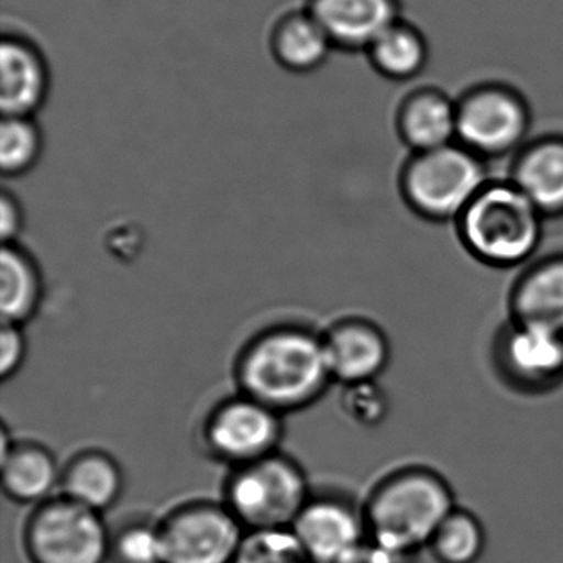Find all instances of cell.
Returning a JSON list of instances; mask_svg holds the SVG:
<instances>
[{"instance_id":"1","label":"cell","mask_w":563,"mask_h":563,"mask_svg":"<svg viewBox=\"0 0 563 563\" xmlns=\"http://www.w3.org/2000/svg\"><path fill=\"white\" fill-rule=\"evenodd\" d=\"M236 391L283 417L318 404L332 380L321 332L299 322H276L253 334L233 364Z\"/></svg>"},{"instance_id":"2","label":"cell","mask_w":563,"mask_h":563,"mask_svg":"<svg viewBox=\"0 0 563 563\" xmlns=\"http://www.w3.org/2000/svg\"><path fill=\"white\" fill-rule=\"evenodd\" d=\"M450 483L431 467L405 466L382 477L364 506L367 539L415 556L456 509Z\"/></svg>"},{"instance_id":"3","label":"cell","mask_w":563,"mask_h":563,"mask_svg":"<svg viewBox=\"0 0 563 563\" xmlns=\"http://www.w3.org/2000/svg\"><path fill=\"white\" fill-rule=\"evenodd\" d=\"M543 219L512 180H489L456 220L457 235L484 265L514 268L539 249Z\"/></svg>"},{"instance_id":"4","label":"cell","mask_w":563,"mask_h":563,"mask_svg":"<svg viewBox=\"0 0 563 563\" xmlns=\"http://www.w3.org/2000/svg\"><path fill=\"white\" fill-rule=\"evenodd\" d=\"M312 490L305 467L283 451L229 471L222 500L246 532L289 530Z\"/></svg>"},{"instance_id":"5","label":"cell","mask_w":563,"mask_h":563,"mask_svg":"<svg viewBox=\"0 0 563 563\" xmlns=\"http://www.w3.org/2000/svg\"><path fill=\"white\" fill-rule=\"evenodd\" d=\"M487 179L484 159L460 143L413 153L400 176V190L411 210L431 222H456Z\"/></svg>"},{"instance_id":"6","label":"cell","mask_w":563,"mask_h":563,"mask_svg":"<svg viewBox=\"0 0 563 563\" xmlns=\"http://www.w3.org/2000/svg\"><path fill=\"white\" fill-rule=\"evenodd\" d=\"M110 539L103 514L62 494L32 507L22 527L29 563H110Z\"/></svg>"},{"instance_id":"7","label":"cell","mask_w":563,"mask_h":563,"mask_svg":"<svg viewBox=\"0 0 563 563\" xmlns=\"http://www.w3.org/2000/svg\"><path fill=\"white\" fill-rule=\"evenodd\" d=\"M199 434L209 457L233 470L282 451L285 417L236 391L210 408Z\"/></svg>"},{"instance_id":"8","label":"cell","mask_w":563,"mask_h":563,"mask_svg":"<svg viewBox=\"0 0 563 563\" xmlns=\"http://www.w3.org/2000/svg\"><path fill=\"white\" fill-rule=\"evenodd\" d=\"M157 523L164 563H232L249 533L223 500L177 504Z\"/></svg>"},{"instance_id":"9","label":"cell","mask_w":563,"mask_h":563,"mask_svg":"<svg viewBox=\"0 0 563 563\" xmlns=\"http://www.w3.org/2000/svg\"><path fill=\"white\" fill-rule=\"evenodd\" d=\"M456 104L457 143L481 159L506 156L526 144L532 120L529 104L509 85H477Z\"/></svg>"},{"instance_id":"10","label":"cell","mask_w":563,"mask_h":563,"mask_svg":"<svg viewBox=\"0 0 563 563\" xmlns=\"http://www.w3.org/2000/svg\"><path fill=\"white\" fill-rule=\"evenodd\" d=\"M494 358L504 380L520 391L542 394L563 384V334L510 321L499 332Z\"/></svg>"},{"instance_id":"11","label":"cell","mask_w":563,"mask_h":563,"mask_svg":"<svg viewBox=\"0 0 563 563\" xmlns=\"http://www.w3.org/2000/svg\"><path fill=\"white\" fill-rule=\"evenodd\" d=\"M289 530L312 563H338L367 540L362 506L334 493H312Z\"/></svg>"},{"instance_id":"12","label":"cell","mask_w":563,"mask_h":563,"mask_svg":"<svg viewBox=\"0 0 563 563\" xmlns=\"http://www.w3.org/2000/svg\"><path fill=\"white\" fill-rule=\"evenodd\" d=\"M321 334L334 384L344 387L378 380L390 364V341L371 319L347 316L332 322Z\"/></svg>"},{"instance_id":"13","label":"cell","mask_w":563,"mask_h":563,"mask_svg":"<svg viewBox=\"0 0 563 563\" xmlns=\"http://www.w3.org/2000/svg\"><path fill=\"white\" fill-rule=\"evenodd\" d=\"M0 444V479L9 500L35 507L57 496L62 464L51 448L34 440H14L8 424L2 427Z\"/></svg>"},{"instance_id":"14","label":"cell","mask_w":563,"mask_h":563,"mask_svg":"<svg viewBox=\"0 0 563 563\" xmlns=\"http://www.w3.org/2000/svg\"><path fill=\"white\" fill-rule=\"evenodd\" d=\"M48 91L51 70L41 48L22 35H4L0 42L2 117H35Z\"/></svg>"},{"instance_id":"15","label":"cell","mask_w":563,"mask_h":563,"mask_svg":"<svg viewBox=\"0 0 563 563\" xmlns=\"http://www.w3.org/2000/svg\"><path fill=\"white\" fill-rule=\"evenodd\" d=\"M335 48L367 51L400 19L398 0H308L306 5Z\"/></svg>"},{"instance_id":"16","label":"cell","mask_w":563,"mask_h":563,"mask_svg":"<svg viewBox=\"0 0 563 563\" xmlns=\"http://www.w3.org/2000/svg\"><path fill=\"white\" fill-rule=\"evenodd\" d=\"M126 489V474L120 461L104 450L77 451L62 466L58 494L95 512L113 509Z\"/></svg>"},{"instance_id":"17","label":"cell","mask_w":563,"mask_h":563,"mask_svg":"<svg viewBox=\"0 0 563 563\" xmlns=\"http://www.w3.org/2000/svg\"><path fill=\"white\" fill-rule=\"evenodd\" d=\"M510 180L543 217L563 216V134L523 144L514 159Z\"/></svg>"},{"instance_id":"18","label":"cell","mask_w":563,"mask_h":563,"mask_svg":"<svg viewBox=\"0 0 563 563\" xmlns=\"http://www.w3.org/2000/svg\"><path fill=\"white\" fill-rule=\"evenodd\" d=\"M510 321L542 325L563 334V255L527 266L509 295Z\"/></svg>"},{"instance_id":"19","label":"cell","mask_w":563,"mask_h":563,"mask_svg":"<svg viewBox=\"0 0 563 563\" xmlns=\"http://www.w3.org/2000/svg\"><path fill=\"white\" fill-rule=\"evenodd\" d=\"M397 131L413 153L457 143V104L437 88H420L401 101Z\"/></svg>"},{"instance_id":"20","label":"cell","mask_w":563,"mask_h":563,"mask_svg":"<svg viewBox=\"0 0 563 563\" xmlns=\"http://www.w3.org/2000/svg\"><path fill=\"white\" fill-rule=\"evenodd\" d=\"M44 275L31 252L19 245H2L0 253V318L8 324L25 325L37 316L44 301Z\"/></svg>"},{"instance_id":"21","label":"cell","mask_w":563,"mask_h":563,"mask_svg":"<svg viewBox=\"0 0 563 563\" xmlns=\"http://www.w3.org/2000/svg\"><path fill=\"white\" fill-rule=\"evenodd\" d=\"M334 44L308 9L279 18L269 34V51L279 67L311 74L328 62Z\"/></svg>"},{"instance_id":"22","label":"cell","mask_w":563,"mask_h":563,"mask_svg":"<svg viewBox=\"0 0 563 563\" xmlns=\"http://www.w3.org/2000/svg\"><path fill=\"white\" fill-rule=\"evenodd\" d=\"M372 67L388 80L407 81L418 77L428 62V44L415 25L398 19L382 32L367 51Z\"/></svg>"},{"instance_id":"23","label":"cell","mask_w":563,"mask_h":563,"mask_svg":"<svg viewBox=\"0 0 563 563\" xmlns=\"http://www.w3.org/2000/svg\"><path fill=\"white\" fill-rule=\"evenodd\" d=\"M427 549L437 563H477L486 550V530L479 517L456 507L440 523Z\"/></svg>"},{"instance_id":"24","label":"cell","mask_w":563,"mask_h":563,"mask_svg":"<svg viewBox=\"0 0 563 563\" xmlns=\"http://www.w3.org/2000/svg\"><path fill=\"white\" fill-rule=\"evenodd\" d=\"M44 153V134L34 117H2L0 169L8 177L31 173Z\"/></svg>"},{"instance_id":"25","label":"cell","mask_w":563,"mask_h":563,"mask_svg":"<svg viewBox=\"0 0 563 563\" xmlns=\"http://www.w3.org/2000/svg\"><path fill=\"white\" fill-rule=\"evenodd\" d=\"M110 563H164L157 520L130 519L111 529Z\"/></svg>"},{"instance_id":"26","label":"cell","mask_w":563,"mask_h":563,"mask_svg":"<svg viewBox=\"0 0 563 563\" xmlns=\"http://www.w3.org/2000/svg\"><path fill=\"white\" fill-rule=\"evenodd\" d=\"M232 563H312L291 530L249 532Z\"/></svg>"},{"instance_id":"27","label":"cell","mask_w":563,"mask_h":563,"mask_svg":"<svg viewBox=\"0 0 563 563\" xmlns=\"http://www.w3.org/2000/svg\"><path fill=\"white\" fill-rule=\"evenodd\" d=\"M341 408L354 423L365 428L384 423L390 411V398L378 380L344 385Z\"/></svg>"},{"instance_id":"28","label":"cell","mask_w":563,"mask_h":563,"mask_svg":"<svg viewBox=\"0 0 563 563\" xmlns=\"http://www.w3.org/2000/svg\"><path fill=\"white\" fill-rule=\"evenodd\" d=\"M29 355V341L24 325L2 322L0 329V378L9 382L24 367Z\"/></svg>"},{"instance_id":"29","label":"cell","mask_w":563,"mask_h":563,"mask_svg":"<svg viewBox=\"0 0 563 563\" xmlns=\"http://www.w3.org/2000/svg\"><path fill=\"white\" fill-rule=\"evenodd\" d=\"M25 225L24 207L12 192L0 194V236L2 245L19 243L22 230Z\"/></svg>"},{"instance_id":"30","label":"cell","mask_w":563,"mask_h":563,"mask_svg":"<svg viewBox=\"0 0 563 563\" xmlns=\"http://www.w3.org/2000/svg\"><path fill=\"white\" fill-rule=\"evenodd\" d=\"M413 559L415 556L391 552V550L378 545L374 540L367 539L338 563H411Z\"/></svg>"}]
</instances>
